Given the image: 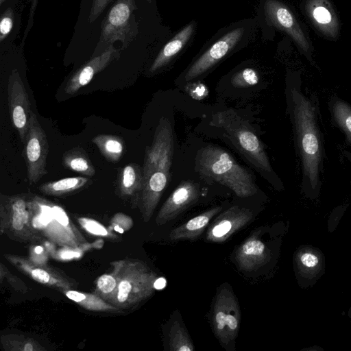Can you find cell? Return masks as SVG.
Here are the masks:
<instances>
[{
	"instance_id": "cell-1",
	"label": "cell",
	"mask_w": 351,
	"mask_h": 351,
	"mask_svg": "<svg viewBox=\"0 0 351 351\" xmlns=\"http://www.w3.org/2000/svg\"><path fill=\"white\" fill-rule=\"evenodd\" d=\"M196 163L202 176L229 188L240 197H247L257 192L251 173L219 147L207 145L200 149Z\"/></svg>"
},
{
	"instance_id": "cell-2",
	"label": "cell",
	"mask_w": 351,
	"mask_h": 351,
	"mask_svg": "<svg viewBox=\"0 0 351 351\" xmlns=\"http://www.w3.org/2000/svg\"><path fill=\"white\" fill-rule=\"evenodd\" d=\"M293 118L305 176L315 188L319 182L320 143L312 105L295 89L291 90Z\"/></svg>"
},
{
	"instance_id": "cell-3",
	"label": "cell",
	"mask_w": 351,
	"mask_h": 351,
	"mask_svg": "<svg viewBox=\"0 0 351 351\" xmlns=\"http://www.w3.org/2000/svg\"><path fill=\"white\" fill-rule=\"evenodd\" d=\"M210 125L219 128L237 150L259 171L270 173L272 169L260 138L243 118L232 110L212 115Z\"/></svg>"
},
{
	"instance_id": "cell-4",
	"label": "cell",
	"mask_w": 351,
	"mask_h": 351,
	"mask_svg": "<svg viewBox=\"0 0 351 351\" xmlns=\"http://www.w3.org/2000/svg\"><path fill=\"white\" fill-rule=\"evenodd\" d=\"M134 0H117L101 25L100 47H107L114 41L120 40L127 47L136 34L134 10Z\"/></svg>"
},
{
	"instance_id": "cell-5",
	"label": "cell",
	"mask_w": 351,
	"mask_h": 351,
	"mask_svg": "<svg viewBox=\"0 0 351 351\" xmlns=\"http://www.w3.org/2000/svg\"><path fill=\"white\" fill-rule=\"evenodd\" d=\"M240 319V308L234 293L228 287L222 288L216 297L212 317L214 332L221 344L228 345L235 339Z\"/></svg>"
},
{
	"instance_id": "cell-6",
	"label": "cell",
	"mask_w": 351,
	"mask_h": 351,
	"mask_svg": "<svg viewBox=\"0 0 351 351\" xmlns=\"http://www.w3.org/2000/svg\"><path fill=\"white\" fill-rule=\"evenodd\" d=\"M25 145L27 178L29 184H33L47 174L46 164L49 153L46 133L33 112L30 114L29 128Z\"/></svg>"
},
{
	"instance_id": "cell-7",
	"label": "cell",
	"mask_w": 351,
	"mask_h": 351,
	"mask_svg": "<svg viewBox=\"0 0 351 351\" xmlns=\"http://www.w3.org/2000/svg\"><path fill=\"white\" fill-rule=\"evenodd\" d=\"M8 108L12 124L25 145L32 112L28 94L16 69H13L8 82Z\"/></svg>"
},
{
	"instance_id": "cell-8",
	"label": "cell",
	"mask_w": 351,
	"mask_h": 351,
	"mask_svg": "<svg viewBox=\"0 0 351 351\" xmlns=\"http://www.w3.org/2000/svg\"><path fill=\"white\" fill-rule=\"evenodd\" d=\"M264 12L267 23L286 32L311 60L312 46L289 8L279 1L266 0Z\"/></svg>"
},
{
	"instance_id": "cell-9",
	"label": "cell",
	"mask_w": 351,
	"mask_h": 351,
	"mask_svg": "<svg viewBox=\"0 0 351 351\" xmlns=\"http://www.w3.org/2000/svg\"><path fill=\"white\" fill-rule=\"evenodd\" d=\"M243 32V27H238L220 38L191 66L184 80L191 81L217 64L239 43Z\"/></svg>"
},
{
	"instance_id": "cell-10",
	"label": "cell",
	"mask_w": 351,
	"mask_h": 351,
	"mask_svg": "<svg viewBox=\"0 0 351 351\" xmlns=\"http://www.w3.org/2000/svg\"><path fill=\"white\" fill-rule=\"evenodd\" d=\"M252 212L245 208L233 206L220 215L209 228L206 240L223 242L234 232L245 226L252 218Z\"/></svg>"
},
{
	"instance_id": "cell-11",
	"label": "cell",
	"mask_w": 351,
	"mask_h": 351,
	"mask_svg": "<svg viewBox=\"0 0 351 351\" xmlns=\"http://www.w3.org/2000/svg\"><path fill=\"white\" fill-rule=\"evenodd\" d=\"M199 197V186L190 180L182 181L172 192L162 206L157 222L164 224L175 219Z\"/></svg>"
},
{
	"instance_id": "cell-12",
	"label": "cell",
	"mask_w": 351,
	"mask_h": 351,
	"mask_svg": "<svg viewBox=\"0 0 351 351\" xmlns=\"http://www.w3.org/2000/svg\"><path fill=\"white\" fill-rule=\"evenodd\" d=\"M119 56V51L111 45L97 56L81 66L69 80L64 88L67 95L76 93L93 80L95 74L104 69Z\"/></svg>"
},
{
	"instance_id": "cell-13",
	"label": "cell",
	"mask_w": 351,
	"mask_h": 351,
	"mask_svg": "<svg viewBox=\"0 0 351 351\" xmlns=\"http://www.w3.org/2000/svg\"><path fill=\"white\" fill-rule=\"evenodd\" d=\"M304 9L314 26L322 34L328 38L337 37L339 21L329 0H306Z\"/></svg>"
},
{
	"instance_id": "cell-14",
	"label": "cell",
	"mask_w": 351,
	"mask_h": 351,
	"mask_svg": "<svg viewBox=\"0 0 351 351\" xmlns=\"http://www.w3.org/2000/svg\"><path fill=\"white\" fill-rule=\"evenodd\" d=\"M235 257L241 269L252 271L266 262V246L261 240L251 237L237 249Z\"/></svg>"
},
{
	"instance_id": "cell-15",
	"label": "cell",
	"mask_w": 351,
	"mask_h": 351,
	"mask_svg": "<svg viewBox=\"0 0 351 351\" xmlns=\"http://www.w3.org/2000/svg\"><path fill=\"white\" fill-rule=\"evenodd\" d=\"M169 178L170 170L159 169L152 172L143 180V200L147 213L152 212L157 205Z\"/></svg>"
},
{
	"instance_id": "cell-16",
	"label": "cell",
	"mask_w": 351,
	"mask_h": 351,
	"mask_svg": "<svg viewBox=\"0 0 351 351\" xmlns=\"http://www.w3.org/2000/svg\"><path fill=\"white\" fill-rule=\"evenodd\" d=\"M221 210V206L212 208L173 229L169 237L172 241L193 240L205 230L210 219Z\"/></svg>"
},
{
	"instance_id": "cell-17",
	"label": "cell",
	"mask_w": 351,
	"mask_h": 351,
	"mask_svg": "<svg viewBox=\"0 0 351 351\" xmlns=\"http://www.w3.org/2000/svg\"><path fill=\"white\" fill-rule=\"evenodd\" d=\"M195 25L192 22L185 26L163 47L151 65L150 73L166 65L185 46L194 32Z\"/></svg>"
},
{
	"instance_id": "cell-18",
	"label": "cell",
	"mask_w": 351,
	"mask_h": 351,
	"mask_svg": "<svg viewBox=\"0 0 351 351\" xmlns=\"http://www.w3.org/2000/svg\"><path fill=\"white\" fill-rule=\"evenodd\" d=\"M91 141L108 161L117 163L122 158L125 149L122 138L102 134L95 136Z\"/></svg>"
},
{
	"instance_id": "cell-19",
	"label": "cell",
	"mask_w": 351,
	"mask_h": 351,
	"mask_svg": "<svg viewBox=\"0 0 351 351\" xmlns=\"http://www.w3.org/2000/svg\"><path fill=\"white\" fill-rule=\"evenodd\" d=\"M64 167L76 173L92 177L95 169L88 154L84 149L75 147L65 152L62 156Z\"/></svg>"
},
{
	"instance_id": "cell-20",
	"label": "cell",
	"mask_w": 351,
	"mask_h": 351,
	"mask_svg": "<svg viewBox=\"0 0 351 351\" xmlns=\"http://www.w3.org/2000/svg\"><path fill=\"white\" fill-rule=\"evenodd\" d=\"M118 181L120 189L124 194L132 195L136 191L142 190L143 169L137 164L129 163L121 170Z\"/></svg>"
},
{
	"instance_id": "cell-21",
	"label": "cell",
	"mask_w": 351,
	"mask_h": 351,
	"mask_svg": "<svg viewBox=\"0 0 351 351\" xmlns=\"http://www.w3.org/2000/svg\"><path fill=\"white\" fill-rule=\"evenodd\" d=\"M89 181V179L82 176L64 178L45 182L40 186V189L47 194L60 195L77 190L84 186Z\"/></svg>"
},
{
	"instance_id": "cell-22",
	"label": "cell",
	"mask_w": 351,
	"mask_h": 351,
	"mask_svg": "<svg viewBox=\"0 0 351 351\" xmlns=\"http://www.w3.org/2000/svg\"><path fill=\"white\" fill-rule=\"evenodd\" d=\"M169 350L171 351H193L194 346L184 326L176 321L169 331Z\"/></svg>"
},
{
	"instance_id": "cell-23",
	"label": "cell",
	"mask_w": 351,
	"mask_h": 351,
	"mask_svg": "<svg viewBox=\"0 0 351 351\" xmlns=\"http://www.w3.org/2000/svg\"><path fill=\"white\" fill-rule=\"evenodd\" d=\"M335 119L351 142V107L346 102L337 101L332 107Z\"/></svg>"
},
{
	"instance_id": "cell-24",
	"label": "cell",
	"mask_w": 351,
	"mask_h": 351,
	"mask_svg": "<svg viewBox=\"0 0 351 351\" xmlns=\"http://www.w3.org/2000/svg\"><path fill=\"white\" fill-rule=\"evenodd\" d=\"M259 76L256 70L252 68H245L235 73L231 82L233 86L239 88L254 86L258 84Z\"/></svg>"
},
{
	"instance_id": "cell-25",
	"label": "cell",
	"mask_w": 351,
	"mask_h": 351,
	"mask_svg": "<svg viewBox=\"0 0 351 351\" xmlns=\"http://www.w3.org/2000/svg\"><path fill=\"white\" fill-rule=\"evenodd\" d=\"M298 261L304 269L312 270L317 267L319 263V258L313 252H304L299 254Z\"/></svg>"
},
{
	"instance_id": "cell-26",
	"label": "cell",
	"mask_w": 351,
	"mask_h": 351,
	"mask_svg": "<svg viewBox=\"0 0 351 351\" xmlns=\"http://www.w3.org/2000/svg\"><path fill=\"white\" fill-rule=\"evenodd\" d=\"M13 12L10 8L1 16L0 22V41L7 36L10 32L13 25Z\"/></svg>"
},
{
	"instance_id": "cell-27",
	"label": "cell",
	"mask_w": 351,
	"mask_h": 351,
	"mask_svg": "<svg viewBox=\"0 0 351 351\" xmlns=\"http://www.w3.org/2000/svg\"><path fill=\"white\" fill-rule=\"evenodd\" d=\"M112 0H93L89 21L94 22Z\"/></svg>"
},
{
	"instance_id": "cell-28",
	"label": "cell",
	"mask_w": 351,
	"mask_h": 351,
	"mask_svg": "<svg viewBox=\"0 0 351 351\" xmlns=\"http://www.w3.org/2000/svg\"><path fill=\"white\" fill-rule=\"evenodd\" d=\"M187 91L191 97L197 100L204 99L208 94L206 86L201 82L191 84L187 88Z\"/></svg>"
},
{
	"instance_id": "cell-29",
	"label": "cell",
	"mask_w": 351,
	"mask_h": 351,
	"mask_svg": "<svg viewBox=\"0 0 351 351\" xmlns=\"http://www.w3.org/2000/svg\"><path fill=\"white\" fill-rule=\"evenodd\" d=\"M80 222L82 226L90 233L97 235H106L107 230L95 221L82 219Z\"/></svg>"
},
{
	"instance_id": "cell-30",
	"label": "cell",
	"mask_w": 351,
	"mask_h": 351,
	"mask_svg": "<svg viewBox=\"0 0 351 351\" xmlns=\"http://www.w3.org/2000/svg\"><path fill=\"white\" fill-rule=\"evenodd\" d=\"M97 285L102 292L109 293L115 287L116 281L111 276L103 275L99 278Z\"/></svg>"
},
{
	"instance_id": "cell-31",
	"label": "cell",
	"mask_w": 351,
	"mask_h": 351,
	"mask_svg": "<svg viewBox=\"0 0 351 351\" xmlns=\"http://www.w3.org/2000/svg\"><path fill=\"white\" fill-rule=\"evenodd\" d=\"M131 285L129 282L123 280L120 282L119 286L118 300L119 302H125L131 291Z\"/></svg>"
},
{
	"instance_id": "cell-32",
	"label": "cell",
	"mask_w": 351,
	"mask_h": 351,
	"mask_svg": "<svg viewBox=\"0 0 351 351\" xmlns=\"http://www.w3.org/2000/svg\"><path fill=\"white\" fill-rule=\"evenodd\" d=\"M54 219L62 226H67L69 223V218L64 211L58 206L53 208Z\"/></svg>"
},
{
	"instance_id": "cell-33",
	"label": "cell",
	"mask_w": 351,
	"mask_h": 351,
	"mask_svg": "<svg viewBox=\"0 0 351 351\" xmlns=\"http://www.w3.org/2000/svg\"><path fill=\"white\" fill-rule=\"evenodd\" d=\"M33 278L42 283H47L49 282L50 276L49 274L43 269H35L32 272Z\"/></svg>"
},
{
	"instance_id": "cell-34",
	"label": "cell",
	"mask_w": 351,
	"mask_h": 351,
	"mask_svg": "<svg viewBox=\"0 0 351 351\" xmlns=\"http://www.w3.org/2000/svg\"><path fill=\"white\" fill-rule=\"evenodd\" d=\"M41 216L49 223L54 218L53 208L44 206L41 207Z\"/></svg>"
},
{
	"instance_id": "cell-35",
	"label": "cell",
	"mask_w": 351,
	"mask_h": 351,
	"mask_svg": "<svg viewBox=\"0 0 351 351\" xmlns=\"http://www.w3.org/2000/svg\"><path fill=\"white\" fill-rule=\"evenodd\" d=\"M33 226L36 228H44L48 223L43 218L41 215L36 216L32 221Z\"/></svg>"
},
{
	"instance_id": "cell-36",
	"label": "cell",
	"mask_w": 351,
	"mask_h": 351,
	"mask_svg": "<svg viewBox=\"0 0 351 351\" xmlns=\"http://www.w3.org/2000/svg\"><path fill=\"white\" fill-rule=\"evenodd\" d=\"M66 296L75 302H81L86 298V296L77 291H69L66 293Z\"/></svg>"
},
{
	"instance_id": "cell-37",
	"label": "cell",
	"mask_w": 351,
	"mask_h": 351,
	"mask_svg": "<svg viewBox=\"0 0 351 351\" xmlns=\"http://www.w3.org/2000/svg\"><path fill=\"white\" fill-rule=\"evenodd\" d=\"M80 253L74 251H64L62 252L61 257L64 259H69L72 258H77L80 256Z\"/></svg>"
},
{
	"instance_id": "cell-38",
	"label": "cell",
	"mask_w": 351,
	"mask_h": 351,
	"mask_svg": "<svg viewBox=\"0 0 351 351\" xmlns=\"http://www.w3.org/2000/svg\"><path fill=\"white\" fill-rule=\"evenodd\" d=\"M166 280L164 278H159L155 280L154 287L156 289H162L166 286Z\"/></svg>"
},
{
	"instance_id": "cell-39",
	"label": "cell",
	"mask_w": 351,
	"mask_h": 351,
	"mask_svg": "<svg viewBox=\"0 0 351 351\" xmlns=\"http://www.w3.org/2000/svg\"><path fill=\"white\" fill-rule=\"evenodd\" d=\"M24 350L25 351H32L33 350V347L31 344L28 343V344H26L25 346V348H24Z\"/></svg>"
},
{
	"instance_id": "cell-40",
	"label": "cell",
	"mask_w": 351,
	"mask_h": 351,
	"mask_svg": "<svg viewBox=\"0 0 351 351\" xmlns=\"http://www.w3.org/2000/svg\"><path fill=\"white\" fill-rule=\"evenodd\" d=\"M34 250L36 254H40L43 252V248L40 246H37Z\"/></svg>"
},
{
	"instance_id": "cell-41",
	"label": "cell",
	"mask_w": 351,
	"mask_h": 351,
	"mask_svg": "<svg viewBox=\"0 0 351 351\" xmlns=\"http://www.w3.org/2000/svg\"><path fill=\"white\" fill-rule=\"evenodd\" d=\"M114 230L119 233L123 232V230L122 228H119V226H115Z\"/></svg>"
},
{
	"instance_id": "cell-42",
	"label": "cell",
	"mask_w": 351,
	"mask_h": 351,
	"mask_svg": "<svg viewBox=\"0 0 351 351\" xmlns=\"http://www.w3.org/2000/svg\"><path fill=\"white\" fill-rule=\"evenodd\" d=\"M36 1H37V0H33V5H32V8H33V10H32V12H34V7L36 6Z\"/></svg>"
},
{
	"instance_id": "cell-43",
	"label": "cell",
	"mask_w": 351,
	"mask_h": 351,
	"mask_svg": "<svg viewBox=\"0 0 351 351\" xmlns=\"http://www.w3.org/2000/svg\"><path fill=\"white\" fill-rule=\"evenodd\" d=\"M5 0H0V4H2L3 1H5Z\"/></svg>"
},
{
	"instance_id": "cell-44",
	"label": "cell",
	"mask_w": 351,
	"mask_h": 351,
	"mask_svg": "<svg viewBox=\"0 0 351 351\" xmlns=\"http://www.w3.org/2000/svg\"><path fill=\"white\" fill-rule=\"evenodd\" d=\"M148 2H151V0H147Z\"/></svg>"
}]
</instances>
